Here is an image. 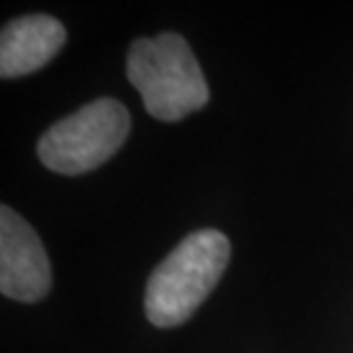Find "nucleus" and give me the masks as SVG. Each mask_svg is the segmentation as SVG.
Masks as SVG:
<instances>
[{
  "mask_svg": "<svg viewBox=\"0 0 353 353\" xmlns=\"http://www.w3.org/2000/svg\"><path fill=\"white\" fill-rule=\"evenodd\" d=\"M230 239L218 230L188 234L150 275L145 289V314L157 328H174L188 321L214 292L230 264Z\"/></svg>",
  "mask_w": 353,
  "mask_h": 353,
  "instance_id": "obj_1",
  "label": "nucleus"
},
{
  "mask_svg": "<svg viewBox=\"0 0 353 353\" xmlns=\"http://www.w3.org/2000/svg\"><path fill=\"white\" fill-rule=\"evenodd\" d=\"M126 76L145 110L161 122H179L209 101V85L188 41L174 32L136 39L126 55Z\"/></svg>",
  "mask_w": 353,
  "mask_h": 353,
  "instance_id": "obj_2",
  "label": "nucleus"
},
{
  "mask_svg": "<svg viewBox=\"0 0 353 353\" xmlns=\"http://www.w3.org/2000/svg\"><path fill=\"white\" fill-rule=\"evenodd\" d=\"M131 115L117 99H97L55 122L39 138L37 154L58 174H85L105 163L126 143Z\"/></svg>",
  "mask_w": 353,
  "mask_h": 353,
  "instance_id": "obj_3",
  "label": "nucleus"
},
{
  "mask_svg": "<svg viewBox=\"0 0 353 353\" xmlns=\"http://www.w3.org/2000/svg\"><path fill=\"white\" fill-rule=\"evenodd\" d=\"M65 41V26L46 14H28L10 21L0 34V76L17 79L37 72L62 51Z\"/></svg>",
  "mask_w": 353,
  "mask_h": 353,
  "instance_id": "obj_5",
  "label": "nucleus"
},
{
  "mask_svg": "<svg viewBox=\"0 0 353 353\" xmlns=\"http://www.w3.org/2000/svg\"><path fill=\"white\" fill-rule=\"evenodd\" d=\"M51 289V264L32 225L10 207L0 209V292L37 303Z\"/></svg>",
  "mask_w": 353,
  "mask_h": 353,
  "instance_id": "obj_4",
  "label": "nucleus"
}]
</instances>
